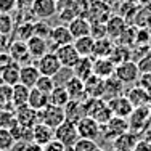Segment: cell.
<instances>
[{"instance_id":"obj_1","label":"cell","mask_w":151,"mask_h":151,"mask_svg":"<svg viewBox=\"0 0 151 151\" xmlns=\"http://www.w3.org/2000/svg\"><path fill=\"white\" fill-rule=\"evenodd\" d=\"M130 130L129 127V119L125 117H119V116H113L105 125H101V137L106 142H113L116 140L119 135L125 134Z\"/></svg>"},{"instance_id":"obj_2","label":"cell","mask_w":151,"mask_h":151,"mask_svg":"<svg viewBox=\"0 0 151 151\" xmlns=\"http://www.w3.org/2000/svg\"><path fill=\"white\" fill-rule=\"evenodd\" d=\"M151 124V108L150 106H138L132 111L129 116V127L132 132H143Z\"/></svg>"},{"instance_id":"obj_3","label":"cell","mask_w":151,"mask_h":151,"mask_svg":"<svg viewBox=\"0 0 151 151\" xmlns=\"http://www.w3.org/2000/svg\"><path fill=\"white\" fill-rule=\"evenodd\" d=\"M114 76L122 82V84H134L140 79V69L138 64L132 60L122 61V63L116 64V69H114Z\"/></svg>"},{"instance_id":"obj_4","label":"cell","mask_w":151,"mask_h":151,"mask_svg":"<svg viewBox=\"0 0 151 151\" xmlns=\"http://www.w3.org/2000/svg\"><path fill=\"white\" fill-rule=\"evenodd\" d=\"M76 127H77V134L81 138H88L96 142L101 137V125L90 116H84L82 119H79L76 122Z\"/></svg>"},{"instance_id":"obj_5","label":"cell","mask_w":151,"mask_h":151,"mask_svg":"<svg viewBox=\"0 0 151 151\" xmlns=\"http://www.w3.org/2000/svg\"><path fill=\"white\" fill-rule=\"evenodd\" d=\"M64 121H66V116H64V109L61 106H55L48 103L44 109L39 111V122H44L52 129H56Z\"/></svg>"},{"instance_id":"obj_6","label":"cell","mask_w":151,"mask_h":151,"mask_svg":"<svg viewBox=\"0 0 151 151\" xmlns=\"http://www.w3.org/2000/svg\"><path fill=\"white\" fill-rule=\"evenodd\" d=\"M31 13L34 19L48 21L58 13V2L56 0H34L31 6Z\"/></svg>"},{"instance_id":"obj_7","label":"cell","mask_w":151,"mask_h":151,"mask_svg":"<svg viewBox=\"0 0 151 151\" xmlns=\"http://www.w3.org/2000/svg\"><path fill=\"white\" fill-rule=\"evenodd\" d=\"M35 66H37L39 73L44 76H50V77H55L56 74L63 69L58 56L55 55V52H47L44 56H40L39 60H35Z\"/></svg>"},{"instance_id":"obj_8","label":"cell","mask_w":151,"mask_h":151,"mask_svg":"<svg viewBox=\"0 0 151 151\" xmlns=\"http://www.w3.org/2000/svg\"><path fill=\"white\" fill-rule=\"evenodd\" d=\"M77 138H79L77 127L71 121L61 122L58 127L55 129V140H58L61 145H64V146H73L77 142Z\"/></svg>"},{"instance_id":"obj_9","label":"cell","mask_w":151,"mask_h":151,"mask_svg":"<svg viewBox=\"0 0 151 151\" xmlns=\"http://www.w3.org/2000/svg\"><path fill=\"white\" fill-rule=\"evenodd\" d=\"M74 37L69 32L66 24H58V26L52 27L50 31V37H48V44H50V52L56 48V47L66 45V44H73Z\"/></svg>"},{"instance_id":"obj_10","label":"cell","mask_w":151,"mask_h":151,"mask_svg":"<svg viewBox=\"0 0 151 151\" xmlns=\"http://www.w3.org/2000/svg\"><path fill=\"white\" fill-rule=\"evenodd\" d=\"M108 106H109L113 116H119V117H125L129 119V116L132 114V111L135 109L134 105L130 103V100L127 98L125 95H119V96H114V98L108 100Z\"/></svg>"},{"instance_id":"obj_11","label":"cell","mask_w":151,"mask_h":151,"mask_svg":"<svg viewBox=\"0 0 151 151\" xmlns=\"http://www.w3.org/2000/svg\"><path fill=\"white\" fill-rule=\"evenodd\" d=\"M8 55L12 56V60L18 64H27L32 60L29 55V50H27V44L23 40H18V39H13L8 45Z\"/></svg>"},{"instance_id":"obj_12","label":"cell","mask_w":151,"mask_h":151,"mask_svg":"<svg viewBox=\"0 0 151 151\" xmlns=\"http://www.w3.org/2000/svg\"><path fill=\"white\" fill-rule=\"evenodd\" d=\"M53 52H55V55L58 56L61 66L68 68V69H71V68L77 63V60L81 58V55L77 53V50H76V47L73 44H66V45L56 47Z\"/></svg>"},{"instance_id":"obj_13","label":"cell","mask_w":151,"mask_h":151,"mask_svg":"<svg viewBox=\"0 0 151 151\" xmlns=\"http://www.w3.org/2000/svg\"><path fill=\"white\" fill-rule=\"evenodd\" d=\"M15 119L23 127H34V124L39 122V111H35L29 105L18 106L15 108Z\"/></svg>"},{"instance_id":"obj_14","label":"cell","mask_w":151,"mask_h":151,"mask_svg":"<svg viewBox=\"0 0 151 151\" xmlns=\"http://www.w3.org/2000/svg\"><path fill=\"white\" fill-rule=\"evenodd\" d=\"M52 140H55V129H52L50 125L44 124V122L34 124V127H32V142L44 146L47 143H50Z\"/></svg>"},{"instance_id":"obj_15","label":"cell","mask_w":151,"mask_h":151,"mask_svg":"<svg viewBox=\"0 0 151 151\" xmlns=\"http://www.w3.org/2000/svg\"><path fill=\"white\" fill-rule=\"evenodd\" d=\"M106 34L111 40H117L121 37V34L127 27V21L119 15H111L106 19Z\"/></svg>"},{"instance_id":"obj_16","label":"cell","mask_w":151,"mask_h":151,"mask_svg":"<svg viewBox=\"0 0 151 151\" xmlns=\"http://www.w3.org/2000/svg\"><path fill=\"white\" fill-rule=\"evenodd\" d=\"M66 26L69 29V32L73 34L74 39L84 37V35H90V21L85 16H81V15L74 16Z\"/></svg>"},{"instance_id":"obj_17","label":"cell","mask_w":151,"mask_h":151,"mask_svg":"<svg viewBox=\"0 0 151 151\" xmlns=\"http://www.w3.org/2000/svg\"><path fill=\"white\" fill-rule=\"evenodd\" d=\"M27 50L32 60H39L40 56H44L47 52H50V44L47 39H42L39 35H32L29 40H26Z\"/></svg>"},{"instance_id":"obj_18","label":"cell","mask_w":151,"mask_h":151,"mask_svg":"<svg viewBox=\"0 0 151 151\" xmlns=\"http://www.w3.org/2000/svg\"><path fill=\"white\" fill-rule=\"evenodd\" d=\"M71 73L81 81H85L87 77H90L93 74V58L92 56H81L77 60V63L71 68Z\"/></svg>"},{"instance_id":"obj_19","label":"cell","mask_w":151,"mask_h":151,"mask_svg":"<svg viewBox=\"0 0 151 151\" xmlns=\"http://www.w3.org/2000/svg\"><path fill=\"white\" fill-rule=\"evenodd\" d=\"M84 90L87 96H95V98H103V92H105V79L98 77V76L92 74L84 81Z\"/></svg>"},{"instance_id":"obj_20","label":"cell","mask_w":151,"mask_h":151,"mask_svg":"<svg viewBox=\"0 0 151 151\" xmlns=\"http://www.w3.org/2000/svg\"><path fill=\"white\" fill-rule=\"evenodd\" d=\"M64 88H66L68 95H69L71 100H77V101H82L85 98V90H84V81L77 79L76 76H69L68 81L64 82Z\"/></svg>"},{"instance_id":"obj_21","label":"cell","mask_w":151,"mask_h":151,"mask_svg":"<svg viewBox=\"0 0 151 151\" xmlns=\"http://www.w3.org/2000/svg\"><path fill=\"white\" fill-rule=\"evenodd\" d=\"M39 76H40V73H39L37 66L35 64H21L19 68V84L26 85L27 88H32L35 85V82H37Z\"/></svg>"},{"instance_id":"obj_22","label":"cell","mask_w":151,"mask_h":151,"mask_svg":"<svg viewBox=\"0 0 151 151\" xmlns=\"http://www.w3.org/2000/svg\"><path fill=\"white\" fill-rule=\"evenodd\" d=\"M116 64L109 58H93V74L101 79H108L114 76Z\"/></svg>"},{"instance_id":"obj_23","label":"cell","mask_w":151,"mask_h":151,"mask_svg":"<svg viewBox=\"0 0 151 151\" xmlns=\"http://www.w3.org/2000/svg\"><path fill=\"white\" fill-rule=\"evenodd\" d=\"M19 68H21V64L15 63V61L0 68V79H2L3 84L10 85V87L18 84L19 82Z\"/></svg>"},{"instance_id":"obj_24","label":"cell","mask_w":151,"mask_h":151,"mask_svg":"<svg viewBox=\"0 0 151 151\" xmlns=\"http://www.w3.org/2000/svg\"><path fill=\"white\" fill-rule=\"evenodd\" d=\"M124 95V84L116 77V76H111V77L105 79V92H103V100L108 101V100L114 98V96Z\"/></svg>"},{"instance_id":"obj_25","label":"cell","mask_w":151,"mask_h":151,"mask_svg":"<svg viewBox=\"0 0 151 151\" xmlns=\"http://www.w3.org/2000/svg\"><path fill=\"white\" fill-rule=\"evenodd\" d=\"M137 142H138L137 134L129 130L125 134L119 135L116 140H113V146H114V151H132L134 146L137 145Z\"/></svg>"},{"instance_id":"obj_26","label":"cell","mask_w":151,"mask_h":151,"mask_svg":"<svg viewBox=\"0 0 151 151\" xmlns=\"http://www.w3.org/2000/svg\"><path fill=\"white\" fill-rule=\"evenodd\" d=\"M125 96L130 100V103L134 105V108H138V106H150V105H151L148 90H146V88H143L142 85H138V87H132Z\"/></svg>"},{"instance_id":"obj_27","label":"cell","mask_w":151,"mask_h":151,"mask_svg":"<svg viewBox=\"0 0 151 151\" xmlns=\"http://www.w3.org/2000/svg\"><path fill=\"white\" fill-rule=\"evenodd\" d=\"M63 109H64L66 121H71V122H74V124L85 116L84 108H82V101H77V100H69L68 105L64 106Z\"/></svg>"},{"instance_id":"obj_28","label":"cell","mask_w":151,"mask_h":151,"mask_svg":"<svg viewBox=\"0 0 151 151\" xmlns=\"http://www.w3.org/2000/svg\"><path fill=\"white\" fill-rule=\"evenodd\" d=\"M73 45L76 47L77 53L81 56H92L93 55V47H95V39L92 35H84V37L74 39Z\"/></svg>"},{"instance_id":"obj_29","label":"cell","mask_w":151,"mask_h":151,"mask_svg":"<svg viewBox=\"0 0 151 151\" xmlns=\"http://www.w3.org/2000/svg\"><path fill=\"white\" fill-rule=\"evenodd\" d=\"M29 90L26 85L23 84H15L12 87V105L18 108V106H23V105H27V98H29Z\"/></svg>"},{"instance_id":"obj_30","label":"cell","mask_w":151,"mask_h":151,"mask_svg":"<svg viewBox=\"0 0 151 151\" xmlns=\"http://www.w3.org/2000/svg\"><path fill=\"white\" fill-rule=\"evenodd\" d=\"M27 105L34 108L35 111H40L48 105V93H44L37 90L35 87H32L29 90V98H27Z\"/></svg>"},{"instance_id":"obj_31","label":"cell","mask_w":151,"mask_h":151,"mask_svg":"<svg viewBox=\"0 0 151 151\" xmlns=\"http://www.w3.org/2000/svg\"><path fill=\"white\" fill-rule=\"evenodd\" d=\"M114 47V40H111L109 37H103V39H96L95 47H93V55L92 58H108Z\"/></svg>"},{"instance_id":"obj_32","label":"cell","mask_w":151,"mask_h":151,"mask_svg":"<svg viewBox=\"0 0 151 151\" xmlns=\"http://www.w3.org/2000/svg\"><path fill=\"white\" fill-rule=\"evenodd\" d=\"M13 39H18V40H29V39L34 35V21H24V23H18L15 24V29L12 32Z\"/></svg>"},{"instance_id":"obj_33","label":"cell","mask_w":151,"mask_h":151,"mask_svg":"<svg viewBox=\"0 0 151 151\" xmlns=\"http://www.w3.org/2000/svg\"><path fill=\"white\" fill-rule=\"evenodd\" d=\"M69 100L71 98H69V95H68L64 85H55V88L48 93V103H52V105H55V106L64 108Z\"/></svg>"},{"instance_id":"obj_34","label":"cell","mask_w":151,"mask_h":151,"mask_svg":"<svg viewBox=\"0 0 151 151\" xmlns=\"http://www.w3.org/2000/svg\"><path fill=\"white\" fill-rule=\"evenodd\" d=\"M90 117H93L96 122H98L100 125H105L108 121L113 117V113H111V109H109V106H108V103L103 100L101 103H100L98 106H96V109L92 113V116Z\"/></svg>"},{"instance_id":"obj_35","label":"cell","mask_w":151,"mask_h":151,"mask_svg":"<svg viewBox=\"0 0 151 151\" xmlns=\"http://www.w3.org/2000/svg\"><path fill=\"white\" fill-rule=\"evenodd\" d=\"M13 29H15V19L8 13H0V34L3 35H12Z\"/></svg>"},{"instance_id":"obj_36","label":"cell","mask_w":151,"mask_h":151,"mask_svg":"<svg viewBox=\"0 0 151 151\" xmlns=\"http://www.w3.org/2000/svg\"><path fill=\"white\" fill-rule=\"evenodd\" d=\"M55 79L53 77H50V76H44V74H40L39 76V79H37V82H35V85L34 87L37 88V90H40V92H44V93H50L55 88Z\"/></svg>"},{"instance_id":"obj_37","label":"cell","mask_w":151,"mask_h":151,"mask_svg":"<svg viewBox=\"0 0 151 151\" xmlns=\"http://www.w3.org/2000/svg\"><path fill=\"white\" fill-rule=\"evenodd\" d=\"M15 124V111H8V108H2L0 109V129H12Z\"/></svg>"},{"instance_id":"obj_38","label":"cell","mask_w":151,"mask_h":151,"mask_svg":"<svg viewBox=\"0 0 151 151\" xmlns=\"http://www.w3.org/2000/svg\"><path fill=\"white\" fill-rule=\"evenodd\" d=\"M13 145H15V138H13L10 129H0V150L12 151Z\"/></svg>"},{"instance_id":"obj_39","label":"cell","mask_w":151,"mask_h":151,"mask_svg":"<svg viewBox=\"0 0 151 151\" xmlns=\"http://www.w3.org/2000/svg\"><path fill=\"white\" fill-rule=\"evenodd\" d=\"M50 31H52V26H50L47 21H44V19H35L34 21V35H39V37L48 40Z\"/></svg>"},{"instance_id":"obj_40","label":"cell","mask_w":151,"mask_h":151,"mask_svg":"<svg viewBox=\"0 0 151 151\" xmlns=\"http://www.w3.org/2000/svg\"><path fill=\"white\" fill-rule=\"evenodd\" d=\"M96 146H98V145H96L95 140L81 138V137H79L77 142L73 145V150H74V151H95Z\"/></svg>"},{"instance_id":"obj_41","label":"cell","mask_w":151,"mask_h":151,"mask_svg":"<svg viewBox=\"0 0 151 151\" xmlns=\"http://www.w3.org/2000/svg\"><path fill=\"white\" fill-rule=\"evenodd\" d=\"M90 35L93 39H103L108 37L106 34V24L105 23H90Z\"/></svg>"},{"instance_id":"obj_42","label":"cell","mask_w":151,"mask_h":151,"mask_svg":"<svg viewBox=\"0 0 151 151\" xmlns=\"http://www.w3.org/2000/svg\"><path fill=\"white\" fill-rule=\"evenodd\" d=\"M16 10V0H0V13L12 15Z\"/></svg>"},{"instance_id":"obj_43","label":"cell","mask_w":151,"mask_h":151,"mask_svg":"<svg viewBox=\"0 0 151 151\" xmlns=\"http://www.w3.org/2000/svg\"><path fill=\"white\" fill-rule=\"evenodd\" d=\"M137 64H138L140 74L151 73V56H150V55H146V56H142V60H140Z\"/></svg>"},{"instance_id":"obj_44","label":"cell","mask_w":151,"mask_h":151,"mask_svg":"<svg viewBox=\"0 0 151 151\" xmlns=\"http://www.w3.org/2000/svg\"><path fill=\"white\" fill-rule=\"evenodd\" d=\"M42 151H64V145H61L58 140H52L50 143L42 146Z\"/></svg>"},{"instance_id":"obj_45","label":"cell","mask_w":151,"mask_h":151,"mask_svg":"<svg viewBox=\"0 0 151 151\" xmlns=\"http://www.w3.org/2000/svg\"><path fill=\"white\" fill-rule=\"evenodd\" d=\"M132 151H151V142H148V140H145V138L138 140Z\"/></svg>"},{"instance_id":"obj_46","label":"cell","mask_w":151,"mask_h":151,"mask_svg":"<svg viewBox=\"0 0 151 151\" xmlns=\"http://www.w3.org/2000/svg\"><path fill=\"white\" fill-rule=\"evenodd\" d=\"M34 0H16V10H31Z\"/></svg>"},{"instance_id":"obj_47","label":"cell","mask_w":151,"mask_h":151,"mask_svg":"<svg viewBox=\"0 0 151 151\" xmlns=\"http://www.w3.org/2000/svg\"><path fill=\"white\" fill-rule=\"evenodd\" d=\"M8 45H10V39H8V35L0 34V53L6 52V50H8Z\"/></svg>"},{"instance_id":"obj_48","label":"cell","mask_w":151,"mask_h":151,"mask_svg":"<svg viewBox=\"0 0 151 151\" xmlns=\"http://www.w3.org/2000/svg\"><path fill=\"white\" fill-rule=\"evenodd\" d=\"M24 151H42V146L37 145V143H34V142H29L24 146Z\"/></svg>"},{"instance_id":"obj_49","label":"cell","mask_w":151,"mask_h":151,"mask_svg":"<svg viewBox=\"0 0 151 151\" xmlns=\"http://www.w3.org/2000/svg\"><path fill=\"white\" fill-rule=\"evenodd\" d=\"M138 5H142V6H150V5H151V0H138Z\"/></svg>"},{"instance_id":"obj_50","label":"cell","mask_w":151,"mask_h":151,"mask_svg":"<svg viewBox=\"0 0 151 151\" xmlns=\"http://www.w3.org/2000/svg\"><path fill=\"white\" fill-rule=\"evenodd\" d=\"M148 29H151V12L148 13V16H146V24H145Z\"/></svg>"},{"instance_id":"obj_51","label":"cell","mask_w":151,"mask_h":151,"mask_svg":"<svg viewBox=\"0 0 151 151\" xmlns=\"http://www.w3.org/2000/svg\"><path fill=\"white\" fill-rule=\"evenodd\" d=\"M122 2H127V3H135V5H138V0H122Z\"/></svg>"},{"instance_id":"obj_52","label":"cell","mask_w":151,"mask_h":151,"mask_svg":"<svg viewBox=\"0 0 151 151\" xmlns=\"http://www.w3.org/2000/svg\"><path fill=\"white\" fill-rule=\"evenodd\" d=\"M95 151H106V150H105V148H100V146H96V150H95Z\"/></svg>"},{"instance_id":"obj_53","label":"cell","mask_w":151,"mask_h":151,"mask_svg":"<svg viewBox=\"0 0 151 151\" xmlns=\"http://www.w3.org/2000/svg\"><path fill=\"white\" fill-rule=\"evenodd\" d=\"M56 2H58V0H56Z\"/></svg>"},{"instance_id":"obj_54","label":"cell","mask_w":151,"mask_h":151,"mask_svg":"<svg viewBox=\"0 0 151 151\" xmlns=\"http://www.w3.org/2000/svg\"><path fill=\"white\" fill-rule=\"evenodd\" d=\"M0 151H2V150H0Z\"/></svg>"}]
</instances>
